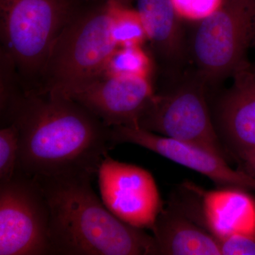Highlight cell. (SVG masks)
<instances>
[{
  "mask_svg": "<svg viewBox=\"0 0 255 255\" xmlns=\"http://www.w3.org/2000/svg\"><path fill=\"white\" fill-rule=\"evenodd\" d=\"M34 178L49 206L50 255H157L153 236L114 216L92 189V178Z\"/></svg>",
  "mask_w": 255,
  "mask_h": 255,
  "instance_id": "2",
  "label": "cell"
},
{
  "mask_svg": "<svg viewBox=\"0 0 255 255\" xmlns=\"http://www.w3.org/2000/svg\"><path fill=\"white\" fill-rule=\"evenodd\" d=\"M106 1H114V2L119 3V4L127 5V6H131V1L130 0H106Z\"/></svg>",
  "mask_w": 255,
  "mask_h": 255,
  "instance_id": "22",
  "label": "cell"
},
{
  "mask_svg": "<svg viewBox=\"0 0 255 255\" xmlns=\"http://www.w3.org/2000/svg\"><path fill=\"white\" fill-rule=\"evenodd\" d=\"M26 93L14 60L4 50L0 49L1 128L9 125L13 114Z\"/></svg>",
  "mask_w": 255,
  "mask_h": 255,
  "instance_id": "16",
  "label": "cell"
},
{
  "mask_svg": "<svg viewBox=\"0 0 255 255\" xmlns=\"http://www.w3.org/2000/svg\"><path fill=\"white\" fill-rule=\"evenodd\" d=\"M50 211L41 186L16 171L0 184V255H50Z\"/></svg>",
  "mask_w": 255,
  "mask_h": 255,
  "instance_id": "7",
  "label": "cell"
},
{
  "mask_svg": "<svg viewBox=\"0 0 255 255\" xmlns=\"http://www.w3.org/2000/svg\"><path fill=\"white\" fill-rule=\"evenodd\" d=\"M137 10L145 26L148 42L159 59L179 65L187 55L181 18L171 0H137Z\"/></svg>",
  "mask_w": 255,
  "mask_h": 255,
  "instance_id": "14",
  "label": "cell"
},
{
  "mask_svg": "<svg viewBox=\"0 0 255 255\" xmlns=\"http://www.w3.org/2000/svg\"><path fill=\"white\" fill-rule=\"evenodd\" d=\"M112 20L111 1H89L55 41L35 93H63L100 76L119 47Z\"/></svg>",
  "mask_w": 255,
  "mask_h": 255,
  "instance_id": "4",
  "label": "cell"
},
{
  "mask_svg": "<svg viewBox=\"0 0 255 255\" xmlns=\"http://www.w3.org/2000/svg\"><path fill=\"white\" fill-rule=\"evenodd\" d=\"M12 124L19 130L16 171L30 177L93 179L114 147L112 127L58 92L26 93Z\"/></svg>",
  "mask_w": 255,
  "mask_h": 255,
  "instance_id": "1",
  "label": "cell"
},
{
  "mask_svg": "<svg viewBox=\"0 0 255 255\" xmlns=\"http://www.w3.org/2000/svg\"><path fill=\"white\" fill-rule=\"evenodd\" d=\"M97 175L102 201L114 216L139 229L153 230L162 204L150 172L107 155Z\"/></svg>",
  "mask_w": 255,
  "mask_h": 255,
  "instance_id": "8",
  "label": "cell"
},
{
  "mask_svg": "<svg viewBox=\"0 0 255 255\" xmlns=\"http://www.w3.org/2000/svg\"><path fill=\"white\" fill-rule=\"evenodd\" d=\"M233 85L220 97L214 124L235 156L255 150V71L251 63L233 75Z\"/></svg>",
  "mask_w": 255,
  "mask_h": 255,
  "instance_id": "11",
  "label": "cell"
},
{
  "mask_svg": "<svg viewBox=\"0 0 255 255\" xmlns=\"http://www.w3.org/2000/svg\"><path fill=\"white\" fill-rule=\"evenodd\" d=\"M60 94L114 127H136L156 92L150 78L100 76Z\"/></svg>",
  "mask_w": 255,
  "mask_h": 255,
  "instance_id": "9",
  "label": "cell"
},
{
  "mask_svg": "<svg viewBox=\"0 0 255 255\" xmlns=\"http://www.w3.org/2000/svg\"><path fill=\"white\" fill-rule=\"evenodd\" d=\"M246 165L248 172L255 178V150L246 152L238 157Z\"/></svg>",
  "mask_w": 255,
  "mask_h": 255,
  "instance_id": "21",
  "label": "cell"
},
{
  "mask_svg": "<svg viewBox=\"0 0 255 255\" xmlns=\"http://www.w3.org/2000/svg\"><path fill=\"white\" fill-rule=\"evenodd\" d=\"M254 47L255 48V43L254 44ZM252 65H253V69H254L255 71V64H252Z\"/></svg>",
  "mask_w": 255,
  "mask_h": 255,
  "instance_id": "23",
  "label": "cell"
},
{
  "mask_svg": "<svg viewBox=\"0 0 255 255\" xmlns=\"http://www.w3.org/2000/svg\"><path fill=\"white\" fill-rule=\"evenodd\" d=\"M112 136L114 146L122 143L140 146L203 174L222 187L255 191V177L233 169L226 159L193 142L127 126L112 127Z\"/></svg>",
  "mask_w": 255,
  "mask_h": 255,
  "instance_id": "10",
  "label": "cell"
},
{
  "mask_svg": "<svg viewBox=\"0 0 255 255\" xmlns=\"http://www.w3.org/2000/svg\"><path fill=\"white\" fill-rule=\"evenodd\" d=\"M19 130L15 124L0 130V184L10 180L17 169Z\"/></svg>",
  "mask_w": 255,
  "mask_h": 255,
  "instance_id": "18",
  "label": "cell"
},
{
  "mask_svg": "<svg viewBox=\"0 0 255 255\" xmlns=\"http://www.w3.org/2000/svg\"><path fill=\"white\" fill-rule=\"evenodd\" d=\"M219 242L221 255H255L254 235H233Z\"/></svg>",
  "mask_w": 255,
  "mask_h": 255,
  "instance_id": "20",
  "label": "cell"
},
{
  "mask_svg": "<svg viewBox=\"0 0 255 255\" xmlns=\"http://www.w3.org/2000/svg\"><path fill=\"white\" fill-rule=\"evenodd\" d=\"M152 231L157 255H221L219 241L184 211L172 206L162 209Z\"/></svg>",
  "mask_w": 255,
  "mask_h": 255,
  "instance_id": "13",
  "label": "cell"
},
{
  "mask_svg": "<svg viewBox=\"0 0 255 255\" xmlns=\"http://www.w3.org/2000/svg\"><path fill=\"white\" fill-rule=\"evenodd\" d=\"M88 1L0 0V49L14 60L26 92H37L55 41Z\"/></svg>",
  "mask_w": 255,
  "mask_h": 255,
  "instance_id": "3",
  "label": "cell"
},
{
  "mask_svg": "<svg viewBox=\"0 0 255 255\" xmlns=\"http://www.w3.org/2000/svg\"><path fill=\"white\" fill-rule=\"evenodd\" d=\"M111 3L113 14L112 33L119 46H144L148 38L137 10L132 9L131 6L114 1Z\"/></svg>",
  "mask_w": 255,
  "mask_h": 255,
  "instance_id": "17",
  "label": "cell"
},
{
  "mask_svg": "<svg viewBox=\"0 0 255 255\" xmlns=\"http://www.w3.org/2000/svg\"><path fill=\"white\" fill-rule=\"evenodd\" d=\"M201 194L202 223L218 241L233 235L255 236V201L246 189L223 187Z\"/></svg>",
  "mask_w": 255,
  "mask_h": 255,
  "instance_id": "12",
  "label": "cell"
},
{
  "mask_svg": "<svg viewBox=\"0 0 255 255\" xmlns=\"http://www.w3.org/2000/svg\"><path fill=\"white\" fill-rule=\"evenodd\" d=\"M209 85L196 72L173 88L156 92L136 127L193 142L229 161V151L215 126L207 100Z\"/></svg>",
  "mask_w": 255,
  "mask_h": 255,
  "instance_id": "6",
  "label": "cell"
},
{
  "mask_svg": "<svg viewBox=\"0 0 255 255\" xmlns=\"http://www.w3.org/2000/svg\"><path fill=\"white\" fill-rule=\"evenodd\" d=\"M255 43V0H223L194 33L196 72L209 87L219 85L251 63L248 53Z\"/></svg>",
  "mask_w": 255,
  "mask_h": 255,
  "instance_id": "5",
  "label": "cell"
},
{
  "mask_svg": "<svg viewBox=\"0 0 255 255\" xmlns=\"http://www.w3.org/2000/svg\"><path fill=\"white\" fill-rule=\"evenodd\" d=\"M154 65L143 46L119 47L107 59L100 76L152 78ZM99 76V77H100Z\"/></svg>",
  "mask_w": 255,
  "mask_h": 255,
  "instance_id": "15",
  "label": "cell"
},
{
  "mask_svg": "<svg viewBox=\"0 0 255 255\" xmlns=\"http://www.w3.org/2000/svg\"><path fill=\"white\" fill-rule=\"evenodd\" d=\"M181 19L190 21H204L214 14L223 0H171Z\"/></svg>",
  "mask_w": 255,
  "mask_h": 255,
  "instance_id": "19",
  "label": "cell"
}]
</instances>
